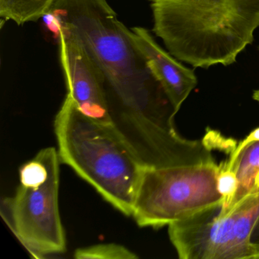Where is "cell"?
<instances>
[{"label":"cell","instance_id":"1","mask_svg":"<svg viewBox=\"0 0 259 259\" xmlns=\"http://www.w3.org/2000/svg\"><path fill=\"white\" fill-rule=\"evenodd\" d=\"M52 26L70 34L102 76L110 113L132 140L147 141L177 130L178 113L138 46L132 30L107 0H55Z\"/></svg>","mask_w":259,"mask_h":259},{"label":"cell","instance_id":"2","mask_svg":"<svg viewBox=\"0 0 259 259\" xmlns=\"http://www.w3.org/2000/svg\"><path fill=\"white\" fill-rule=\"evenodd\" d=\"M60 161L72 168L113 207L132 217L146 162L112 123L82 113L66 95L54 120Z\"/></svg>","mask_w":259,"mask_h":259},{"label":"cell","instance_id":"3","mask_svg":"<svg viewBox=\"0 0 259 259\" xmlns=\"http://www.w3.org/2000/svg\"><path fill=\"white\" fill-rule=\"evenodd\" d=\"M60 163L56 148L40 150L21 166L20 184L15 195L1 201L3 219L35 258L66 251L59 209Z\"/></svg>","mask_w":259,"mask_h":259},{"label":"cell","instance_id":"4","mask_svg":"<svg viewBox=\"0 0 259 259\" xmlns=\"http://www.w3.org/2000/svg\"><path fill=\"white\" fill-rule=\"evenodd\" d=\"M219 170L215 160L176 166L147 165L132 217L139 227L160 228L222 206L217 184Z\"/></svg>","mask_w":259,"mask_h":259},{"label":"cell","instance_id":"5","mask_svg":"<svg viewBox=\"0 0 259 259\" xmlns=\"http://www.w3.org/2000/svg\"><path fill=\"white\" fill-rule=\"evenodd\" d=\"M210 207L168 226L180 259H254L251 240L259 221V189L225 215Z\"/></svg>","mask_w":259,"mask_h":259},{"label":"cell","instance_id":"6","mask_svg":"<svg viewBox=\"0 0 259 259\" xmlns=\"http://www.w3.org/2000/svg\"><path fill=\"white\" fill-rule=\"evenodd\" d=\"M56 31L66 95L89 117L105 123L114 122L101 74L70 34L60 28Z\"/></svg>","mask_w":259,"mask_h":259},{"label":"cell","instance_id":"7","mask_svg":"<svg viewBox=\"0 0 259 259\" xmlns=\"http://www.w3.org/2000/svg\"><path fill=\"white\" fill-rule=\"evenodd\" d=\"M131 30L136 44L161 83L169 101L179 112L198 84L195 72L163 50L146 28L135 27Z\"/></svg>","mask_w":259,"mask_h":259},{"label":"cell","instance_id":"8","mask_svg":"<svg viewBox=\"0 0 259 259\" xmlns=\"http://www.w3.org/2000/svg\"><path fill=\"white\" fill-rule=\"evenodd\" d=\"M233 167L236 171L238 188L234 199L225 214L255 190L256 179L259 172V142H253L244 148L235 160Z\"/></svg>","mask_w":259,"mask_h":259},{"label":"cell","instance_id":"9","mask_svg":"<svg viewBox=\"0 0 259 259\" xmlns=\"http://www.w3.org/2000/svg\"><path fill=\"white\" fill-rule=\"evenodd\" d=\"M55 0H0V16L22 25L48 15Z\"/></svg>","mask_w":259,"mask_h":259},{"label":"cell","instance_id":"10","mask_svg":"<svg viewBox=\"0 0 259 259\" xmlns=\"http://www.w3.org/2000/svg\"><path fill=\"white\" fill-rule=\"evenodd\" d=\"M77 259H136L133 251L116 243H103L78 248L74 252Z\"/></svg>","mask_w":259,"mask_h":259},{"label":"cell","instance_id":"11","mask_svg":"<svg viewBox=\"0 0 259 259\" xmlns=\"http://www.w3.org/2000/svg\"><path fill=\"white\" fill-rule=\"evenodd\" d=\"M218 189L223 198L220 214L224 215L230 208L238 188V181L234 168H230L227 161L220 163L219 174L217 180Z\"/></svg>","mask_w":259,"mask_h":259},{"label":"cell","instance_id":"12","mask_svg":"<svg viewBox=\"0 0 259 259\" xmlns=\"http://www.w3.org/2000/svg\"><path fill=\"white\" fill-rule=\"evenodd\" d=\"M259 142V127L253 130L248 136H247L243 140L241 141L237 145L234 147L232 150L230 157L227 160V166L230 168H233L235 160L237 158L238 155L242 149L249 144L253 142Z\"/></svg>","mask_w":259,"mask_h":259},{"label":"cell","instance_id":"13","mask_svg":"<svg viewBox=\"0 0 259 259\" xmlns=\"http://www.w3.org/2000/svg\"><path fill=\"white\" fill-rule=\"evenodd\" d=\"M251 240L254 242H259V221L257 225H256L255 228H254V231H253Z\"/></svg>","mask_w":259,"mask_h":259},{"label":"cell","instance_id":"14","mask_svg":"<svg viewBox=\"0 0 259 259\" xmlns=\"http://www.w3.org/2000/svg\"><path fill=\"white\" fill-rule=\"evenodd\" d=\"M255 245V253H254V259H259V242H254Z\"/></svg>","mask_w":259,"mask_h":259},{"label":"cell","instance_id":"15","mask_svg":"<svg viewBox=\"0 0 259 259\" xmlns=\"http://www.w3.org/2000/svg\"><path fill=\"white\" fill-rule=\"evenodd\" d=\"M252 98L259 104V89L254 91L252 94Z\"/></svg>","mask_w":259,"mask_h":259},{"label":"cell","instance_id":"16","mask_svg":"<svg viewBox=\"0 0 259 259\" xmlns=\"http://www.w3.org/2000/svg\"><path fill=\"white\" fill-rule=\"evenodd\" d=\"M259 189V172L258 175H257V179H256L255 182V189Z\"/></svg>","mask_w":259,"mask_h":259}]
</instances>
